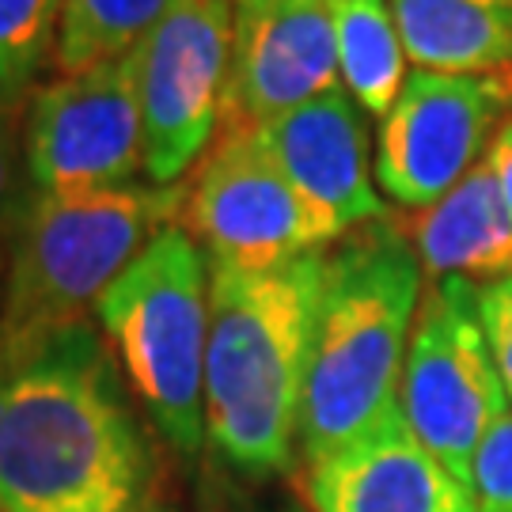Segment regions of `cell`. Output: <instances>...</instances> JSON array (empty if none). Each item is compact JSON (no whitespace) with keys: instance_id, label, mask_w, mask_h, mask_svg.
I'll return each instance as SVG.
<instances>
[{"instance_id":"22","label":"cell","mask_w":512,"mask_h":512,"mask_svg":"<svg viewBox=\"0 0 512 512\" xmlns=\"http://www.w3.org/2000/svg\"><path fill=\"white\" fill-rule=\"evenodd\" d=\"M486 167L494 171L497 190H501V198H505V205H509L512 213V114L497 126L490 152H486Z\"/></svg>"},{"instance_id":"2","label":"cell","mask_w":512,"mask_h":512,"mask_svg":"<svg viewBox=\"0 0 512 512\" xmlns=\"http://www.w3.org/2000/svg\"><path fill=\"white\" fill-rule=\"evenodd\" d=\"M327 251L270 270L209 262L205 444L239 475L289 471Z\"/></svg>"},{"instance_id":"3","label":"cell","mask_w":512,"mask_h":512,"mask_svg":"<svg viewBox=\"0 0 512 512\" xmlns=\"http://www.w3.org/2000/svg\"><path fill=\"white\" fill-rule=\"evenodd\" d=\"M425 270L395 217L327 247L300 410V459L319 463L399 410Z\"/></svg>"},{"instance_id":"9","label":"cell","mask_w":512,"mask_h":512,"mask_svg":"<svg viewBox=\"0 0 512 512\" xmlns=\"http://www.w3.org/2000/svg\"><path fill=\"white\" fill-rule=\"evenodd\" d=\"M512 114V76L414 69L391 103L372 148V175L387 202L421 213L475 171Z\"/></svg>"},{"instance_id":"20","label":"cell","mask_w":512,"mask_h":512,"mask_svg":"<svg viewBox=\"0 0 512 512\" xmlns=\"http://www.w3.org/2000/svg\"><path fill=\"white\" fill-rule=\"evenodd\" d=\"M31 198H35V190H31V179H27L19 118L0 110V239H12Z\"/></svg>"},{"instance_id":"18","label":"cell","mask_w":512,"mask_h":512,"mask_svg":"<svg viewBox=\"0 0 512 512\" xmlns=\"http://www.w3.org/2000/svg\"><path fill=\"white\" fill-rule=\"evenodd\" d=\"M65 0H0V110L27 114L38 76L54 65Z\"/></svg>"},{"instance_id":"25","label":"cell","mask_w":512,"mask_h":512,"mask_svg":"<svg viewBox=\"0 0 512 512\" xmlns=\"http://www.w3.org/2000/svg\"><path fill=\"white\" fill-rule=\"evenodd\" d=\"M285 512H304V509H285Z\"/></svg>"},{"instance_id":"15","label":"cell","mask_w":512,"mask_h":512,"mask_svg":"<svg viewBox=\"0 0 512 512\" xmlns=\"http://www.w3.org/2000/svg\"><path fill=\"white\" fill-rule=\"evenodd\" d=\"M391 12L414 69L512 76V0H391Z\"/></svg>"},{"instance_id":"6","label":"cell","mask_w":512,"mask_h":512,"mask_svg":"<svg viewBox=\"0 0 512 512\" xmlns=\"http://www.w3.org/2000/svg\"><path fill=\"white\" fill-rule=\"evenodd\" d=\"M509 406L482 327L478 285L467 277L425 281L399 384L403 421L452 475L471 486L478 444Z\"/></svg>"},{"instance_id":"12","label":"cell","mask_w":512,"mask_h":512,"mask_svg":"<svg viewBox=\"0 0 512 512\" xmlns=\"http://www.w3.org/2000/svg\"><path fill=\"white\" fill-rule=\"evenodd\" d=\"M251 137L311 202L342 224V232L391 217L372 175L376 145L368 141V114L342 84L266 122Z\"/></svg>"},{"instance_id":"19","label":"cell","mask_w":512,"mask_h":512,"mask_svg":"<svg viewBox=\"0 0 512 512\" xmlns=\"http://www.w3.org/2000/svg\"><path fill=\"white\" fill-rule=\"evenodd\" d=\"M478 512H512V406L486 429L471 463Z\"/></svg>"},{"instance_id":"23","label":"cell","mask_w":512,"mask_h":512,"mask_svg":"<svg viewBox=\"0 0 512 512\" xmlns=\"http://www.w3.org/2000/svg\"><path fill=\"white\" fill-rule=\"evenodd\" d=\"M4 281H8V239H0V304H4Z\"/></svg>"},{"instance_id":"4","label":"cell","mask_w":512,"mask_h":512,"mask_svg":"<svg viewBox=\"0 0 512 512\" xmlns=\"http://www.w3.org/2000/svg\"><path fill=\"white\" fill-rule=\"evenodd\" d=\"M179 209L183 183L35 194L8 239L0 349L88 323L148 243L179 224Z\"/></svg>"},{"instance_id":"21","label":"cell","mask_w":512,"mask_h":512,"mask_svg":"<svg viewBox=\"0 0 512 512\" xmlns=\"http://www.w3.org/2000/svg\"><path fill=\"white\" fill-rule=\"evenodd\" d=\"M478 308H482V327H486L494 365L512 403V277L478 285Z\"/></svg>"},{"instance_id":"24","label":"cell","mask_w":512,"mask_h":512,"mask_svg":"<svg viewBox=\"0 0 512 512\" xmlns=\"http://www.w3.org/2000/svg\"><path fill=\"white\" fill-rule=\"evenodd\" d=\"M133 512H171V509H164V505H141V509H133Z\"/></svg>"},{"instance_id":"7","label":"cell","mask_w":512,"mask_h":512,"mask_svg":"<svg viewBox=\"0 0 512 512\" xmlns=\"http://www.w3.org/2000/svg\"><path fill=\"white\" fill-rule=\"evenodd\" d=\"M179 228L217 266L270 270L327 251L342 224L270 160L255 137H217L183 179Z\"/></svg>"},{"instance_id":"11","label":"cell","mask_w":512,"mask_h":512,"mask_svg":"<svg viewBox=\"0 0 512 512\" xmlns=\"http://www.w3.org/2000/svg\"><path fill=\"white\" fill-rule=\"evenodd\" d=\"M338 84L327 0H232V61L217 137H251Z\"/></svg>"},{"instance_id":"10","label":"cell","mask_w":512,"mask_h":512,"mask_svg":"<svg viewBox=\"0 0 512 512\" xmlns=\"http://www.w3.org/2000/svg\"><path fill=\"white\" fill-rule=\"evenodd\" d=\"M23 160L35 194H88L133 183L145 171L133 57L42 84L23 114Z\"/></svg>"},{"instance_id":"5","label":"cell","mask_w":512,"mask_h":512,"mask_svg":"<svg viewBox=\"0 0 512 512\" xmlns=\"http://www.w3.org/2000/svg\"><path fill=\"white\" fill-rule=\"evenodd\" d=\"M95 327L156 433L179 456H198L209 349V258L202 247L179 224L164 228L99 300Z\"/></svg>"},{"instance_id":"8","label":"cell","mask_w":512,"mask_h":512,"mask_svg":"<svg viewBox=\"0 0 512 512\" xmlns=\"http://www.w3.org/2000/svg\"><path fill=\"white\" fill-rule=\"evenodd\" d=\"M129 57L145 122L148 183H183L220 133L232 0H175Z\"/></svg>"},{"instance_id":"13","label":"cell","mask_w":512,"mask_h":512,"mask_svg":"<svg viewBox=\"0 0 512 512\" xmlns=\"http://www.w3.org/2000/svg\"><path fill=\"white\" fill-rule=\"evenodd\" d=\"M304 497L311 512H478L471 486L414 437L399 410L308 463Z\"/></svg>"},{"instance_id":"17","label":"cell","mask_w":512,"mask_h":512,"mask_svg":"<svg viewBox=\"0 0 512 512\" xmlns=\"http://www.w3.org/2000/svg\"><path fill=\"white\" fill-rule=\"evenodd\" d=\"M171 4L175 0H65L54 46L57 80L129 57Z\"/></svg>"},{"instance_id":"14","label":"cell","mask_w":512,"mask_h":512,"mask_svg":"<svg viewBox=\"0 0 512 512\" xmlns=\"http://www.w3.org/2000/svg\"><path fill=\"white\" fill-rule=\"evenodd\" d=\"M399 224L425 281L467 277L475 285H490L512 277V213L486 160L452 194L421 213H406Z\"/></svg>"},{"instance_id":"1","label":"cell","mask_w":512,"mask_h":512,"mask_svg":"<svg viewBox=\"0 0 512 512\" xmlns=\"http://www.w3.org/2000/svg\"><path fill=\"white\" fill-rule=\"evenodd\" d=\"M152 452L103 330L0 349V512H133Z\"/></svg>"},{"instance_id":"16","label":"cell","mask_w":512,"mask_h":512,"mask_svg":"<svg viewBox=\"0 0 512 512\" xmlns=\"http://www.w3.org/2000/svg\"><path fill=\"white\" fill-rule=\"evenodd\" d=\"M338 38V73L368 118H384L406 84V50L391 0H327Z\"/></svg>"}]
</instances>
